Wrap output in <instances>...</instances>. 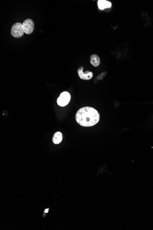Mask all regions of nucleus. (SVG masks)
I'll return each instance as SVG.
<instances>
[{
  "mask_svg": "<svg viewBox=\"0 0 153 230\" xmlns=\"http://www.w3.org/2000/svg\"><path fill=\"white\" fill-rule=\"evenodd\" d=\"M76 121L84 127H90L98 123L99 121L98 112L94 108L86 107L78 110L76 114Z\"/></svg>",
  "mask_w": 153,
  "mask_h": 230,
  "instance_id": "f257e3e1",
  "label": "nucleus"
},
{
  "mask_svg": "<svg viewBox=\"0 0 153 230\" xmlns=\"http://www.w3.org/2000/svg\"><path fill=\"white\" fill-rule=\"evenodd\" d=\"M24 31L23 28V24L16 23L14 24L11 28V34L14 37L19 38L24 35Z\"/></svg>",
  "mask_w": 153,
  "mask_h": 230,
  "instance_id": "f03ea898",
  "label": "nucleus"
},
{
  "mask_svg": "<svg viewBox=\"0 0 153 230\" xmlns=\"http://www.w3.org/2000/svg\"><path fill=\"white\" fill-rule=\"evenodd\" d=\"M71 99V95L69 92L64 91L60 94L57 100V103L61 107H64L69 104Z\"/></svg>",
  "mask_w": 153,
  "mask_h": 230,
  "instance_id": "7ed1b4c3",
  "label": "nucleus"
},
{
  "mask_svg": "<svg viewBox=\"0 0 153 230\" xmlns=\"http://www.w3.org/2000/svg\"><path fill=\"white\" fill-rule=\"evenodd\" d=\"M23 28L25 34L29 35L34 31L35 25L33 20L30 19H27L24 21L23 24Z\"/></svg>",
  "mask_w": 153,
  "mask_h": 230,
  "instance_id": "20e7f679",
  "label": "nucleus"
},
{
  "mask_svg": "<svg viewBox=\"0 0 153 230\" xmlns=\"http://www.w3.org/2000/svg\"><path fill=\"white\" fill-rule=\"evenodd\" d=\"M83 70H84V67H80L77 70L78 76L80 77V78L82 79H84V80H89V79H91L93 76L92 72L88 71L86 72L85 73H84Z\"/></svg>",
  "mask_w": 153,
  "mask_h": 230,
  "instance_id": "39448f33",
  "label": "nucleus"
},
{
  "mask_svg": "<svg viewBox=\"0 0 153 230\" xmlns=\"http://www.w3.org/2000/svg\"><path fill=\"white\" fill-rule=\"evenodd\" d=\"M99 8L100 10H104L107 8H110L112 6L110 2L106 0H99L98 2Z\"/></svg>",
  "mask_w": 153,
  "mask_h": 230,
  "instance_id": "423d86ee",
  "label": "nucleus"
},
{
  "mask_svg": "<svg viewBox=\"0 0 153 230\" xmlns=\"http://www.w3.org/2000/svg\"><path fill=\"white\" fill-rule=\"evenodd\" d=\"M99 57L96 54H93L90 57V63L94 67H97L100 64Z\"/></svg>",
  "mask_w": 153,
  "mask_h": 230,
  "instance_id": "0eeeda50",
  "label": "nucleus"
},
{
  "mask_svg": "<svg viewBox=\"0 0 153 230\" xmlns=\"http://www.w3.org/2000/svg\"><path fill=\"white\" fill-rule=\"evenodd\" d=\"M62 140V135L60 132L55 133L52 138V141L55 144H59Z\"/></svg>",
  "mask_w": 153,
  "mask_h": 230,
  "instance_id": "6e6552de",
  "label": "nucleus"
}]
</instances>
